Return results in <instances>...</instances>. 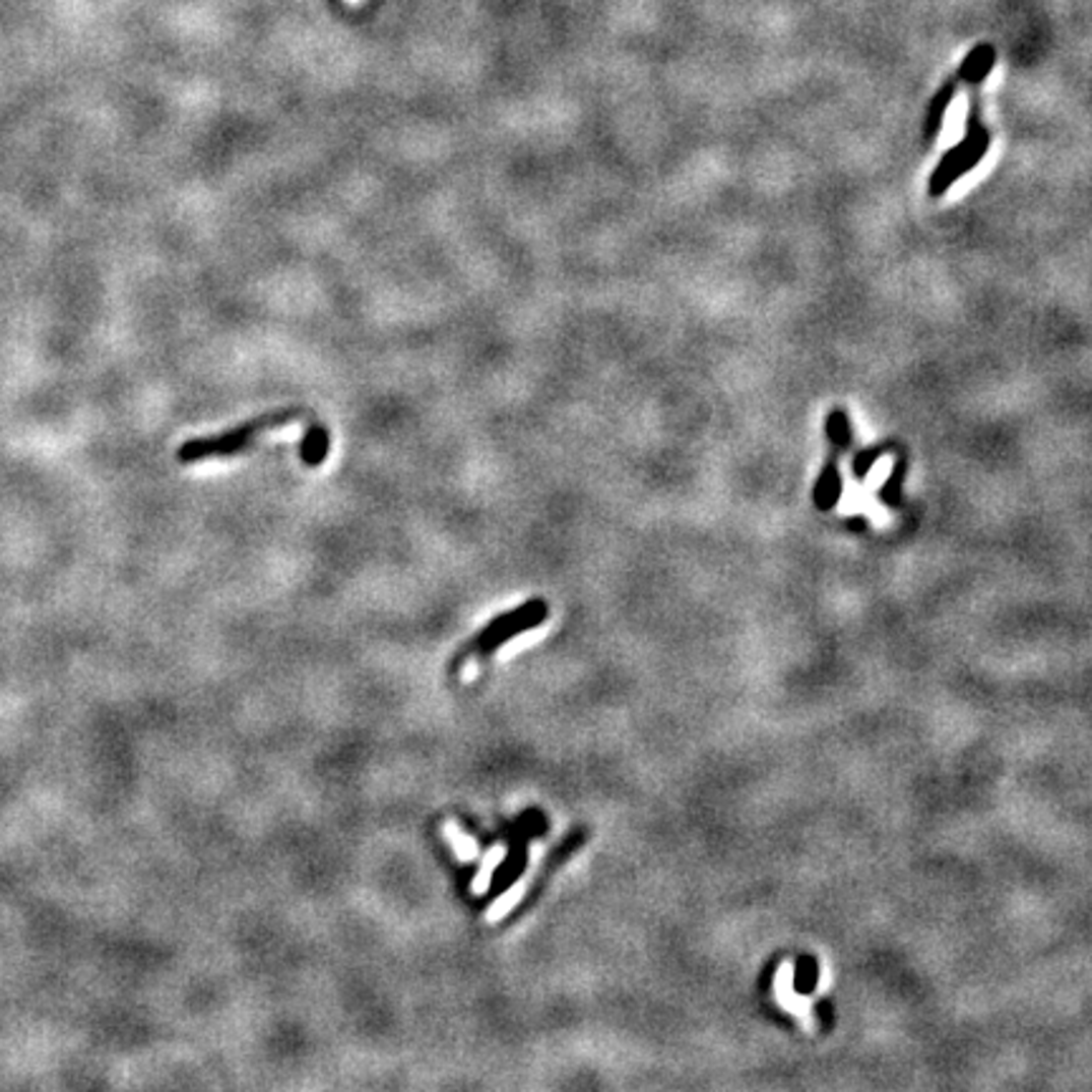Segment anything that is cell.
<instances>
[{
	"instance_id": "6da1fadb",
	"label": "cell",
	"mask_w": 1092,
	"mask_h": 1092,
	"mask_svg": "<svg viewBox=\"0 0 1092 1092\" xmlns=\"http://www.w3.org/2000/svg\"><path fill=\"white\" fill-rule=\"evenodd\" d=\"M307 415L304 407H281V410L263 412V415L253 417V421L238 423L231 431L218 433V436H203V438H190L185 440L178 448L175 458L183 465H195L203 463V460L213 458H233V455H241L246 450L253 448L258 436H263L266 431H278V428H288L292 423L302 421Z\"/></svg>"
},
{
	"instance_id": "7a4b0ae2",
	"label": "cell",
	"mask_w": 1092,
	"mask_h": 1092,
	"mask_svg": "<svg viewBox=\"0 0 1092 1092\" xmlns=\"http://www.w3.org/2000/svg\"><path fill=\"white\" fill-rule=\"evenodd\" d=\"M988 144H991V134L983 129V124L979 119V97H974V100H971L969 124H966L964 139H961L954 149H949V152L941 157L939 168H936V173L930 175L928 193L934 195V198H941V195H944L946 190L956 183V180L964 178L966 173H971V170L981 163Z\"/></svg>"
},
{
	"instance_id": "3957f363",
	"label": "cell",
	"mask_w": 1092,
	"mask_h": 1092,
	"mask_svg": "<svg viewBox=\"0 0 1092 1092\" xmlns=\"http://www.w3.org/2000/svg\"><path fill=\"white\" fill-rule=\"evenodd\" d=\"M837 455L840 453L835 450V453L827 458L825 468H822L820 478H817L815 494H812L815 506L820 511L835 509L837 501H840V496H842V478H840V468H837Z\"/></svg>"
},
{
	"instance_id": "277c9868",
	"label": "cell",
	"mask_w": 1092,
	"mask_h": 1092,
	"mask_svg": "<svg viewBox=\"0 0 1092 1092\" xmlns=\"http://www.w3.org/2000/svg\"><path fill=\"white\" fill-rule=\"evenodd\" d=\"M993 64H997V49H993L991 44H979L969 56H966L961 69L956 71V76H959V81L979 86L981 81L991 74Z\"/></svg>"
},
{
	"instance_id": "5b68a950",
	"label": "cell",
	"mask_w": 1092,
	"mask_h": 1092,
	"mask_svg": "<svg viewBox=\"0 0 1092 1092\" xmlns=\"http://www.w3.org/2000/svg\"><path fill=\"white\" fill-rule=\"evenodd\" d=\"M956 89H959V76H954V79L946 81V84L939 89V94H936L934 100H930L928 114H925V129H923L925 142H934L936 134L941 132V124H944V114H946V110H949V105H951V100H954Z\"/></svg>"
},
{
	"instance_id": "8992f818",
	"label": "cell",
	"mask_w": 1092,
	"mask_h": 1092,
	"mask_svg": "<svg viewBox=\"0 0 1092 1092\" xmlns=\"http://www.w3.org/2000/svg\"><path fill=\"white\" fill-rule=\"evenodd\" d=\"M299 455H302L304 463L309 465V468H317L319 463H324L329 455V431L327 426H322V423H312V426L307 428V436L302 438V448H299Z\"/></svg>"
},
{
	"instance_id": "52a82bcc",
	"label": "cell",
	"mask_w": 1092,
	"mask_h": 1092,
	"mask_svg": "<svg viewBox=\"0 0 1092 1092\" xmlns=\"http://www.w3.org/2000/svg\"><path fill=\"white\" fill-rule=\"evenodd\" d=\"M825 431H827V438H830V443L835 445L837 453L850 448L852 428H850V417H847V412L842 410V407H835V410L827 415Z\"/></svg>"
},
{
	"instance_id": "ba28073f",
	"label": "cell",
	"mask_w": 1092,
	"mask_h": 1092,
	"mask_svg": "<svg viewBox=\"0 0 1092 1092\" xmlns=\"http://www.w3.org/2000/svg\"><path fill=\"white\" fill-rule=\"evenodd\" d=\"M905 473H908V460H905V455H900V458L895 460V468L890 470V475L885 478L883 489H880V499H883V504L890 506V509H900V491H903Z\"/></svg>"
},
{
	"instance_id": "9c48e42d",
	"label": "cell",
	"mask_w": 1092,
	"mask_h": 1092,
	"mask_svg": "<svg viewBox=\"0 0 1092 1092\" xmlns=\"http://www.w3.org/2000/svg\"><path fill=\"white\" fill-rule=\"evenodd\" d=\"M443 835L448 837L450 845H453V850H455V855H458L460 860H473V857L478 855V845H475L473 837L465 835V832L460 830L458 825H453V822L443 825Z\"/></svg>"
},
{
	"instance_id": "30bf717a",
	"label": "cell",
	"mask_w": 1092,
	"mask_h": 1092,
	"mask_svg": "<svg viewBox=\"0 0 1092 1092\" xmlns=\"http://www.w3.org/2000/svg\"><path fill=\"white\" fill-rule=\"evenodd\" d=\"M898 445L895 443H883V445H875V448H868V450H860V453L855 455V460H852V473H855L857 480L865 478L868 473H871V468L875 463H878L880 455L890 453V450H895Z\"/></svg>"
},
{
	"instance_id": "8fae6325",
	"label": "cell",
	"mask_w": 1092,
	"mask_h": 1092,
	"mask_svg": "<svg viewBox=\"0 0 1092 1092\" xmlns=\"http://www.w3.org/2000/svg\"><path fill=\"white\" fill-rule=\"evenodd\" d=\"M501 860H504V847L496 845L494 850H491L489 855H486L484 865H480V873L475 875V880H473L475 893H486V888H489V883H491V873L496 871V865H499Z\"/></svg>"
},
{
	"instance_id": "7c38bea8",
	"label": "cell",
	"mask_w": 1092,
	"mask_h": 1092,
	"mask_svg": "<svg viewBox=\"0 0 1092 1092\" xmlns=\"http://www.w3.org/2000/svg\"><path fill=\"white\" fill-rule=\"evenodd\" d=\"M524 888H526V885L519 883V885H514V888H511L509 893L501 895V898L494 903V908H491L489 920H501V918H504V915L509 913V910L514 908L516 903H519L521 895H524Z\"/></svg>"
},
{
	"instance_id": "4fadbf2b",
	"label": "cell",
	"mask_w": 1092,
	"mask_h": 1092,
	"mask_svg": "<svg viewBox=\"0 0 1092 1092\" xmlns=\"http://www.w3.org/2000/svg\"><path fill=\"white\" fill-rule=\"evenodd\" d=\"M796 991L807 993L815 988L817 983V964L815 959H799V966H796Z\"/></svg>"
},
{
	"instance_id": "5bb4252c",
	"label": "cell",
	"mask_w": 1092,
	"mask_h": 1092,
	"mask_svg": "<svg viewBox=\"0 0 1092 1092\" xmlns=\"http://www.w3.org/2000/svg\"><path fill=\"white\" fill-rule=\"evenodd\" d=\"M346 3H349V5H362V3H365V0H346Z\"/></svg>"
}]
</instances>
